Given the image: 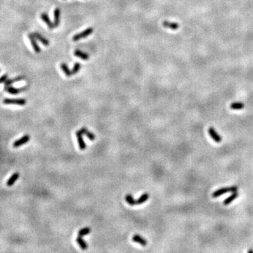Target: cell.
Here are the masks:
<instances>
[{"instance_id":"obj_19","label":"cell","mask_w":253,"mask_h":253,"mask_svg":"<svg viewBox=\"0 0 253 253\" xmlns=\"http://www.w3.org/2000/svg\"><path fill=\"white\" fill-rule=\"evenodd\" d=\"M238 193L237 192V191H236V192H234V193H233V194H231L230 196L228 197L227 199H225L224 200L223 204L224 205H229V204H230L231 202H233L235 199H236V198H238Z\"/></svg>"},{"instance_id":"obj_21","label":"cell","mask_w":253,"mask_h":253,"mask_svg":"<svg viewBox=\"0 0 253 253\" xmlns=\"http://www.w3.org/2000/svg\"><path fill=\"white\" fill-rule=\"evenodd\" d=\"M149 193H143L142 196L139 197L138 199L137 200V205H141V204H143L144 202L147 201V200H149Z\"/></svg>"},{"instance_id":"obj_4","label":"cell","mask_w":253,"mask_h":253,"mask_svg":"<svg viewBox=\"0 0 253 253\" xmlns=\"http://www.w3.org/2000/svg\"><path fill=\"white\" fill-rule=\"evenodd\" d=\"M76 137H77V142H78L79 149L82 150V151L85 150L86 148V144L85 142H84V139H83V134L80 129L76 132Z\"/></svg>"},{"instance_id":"obj_6","label":"cell","mask_w":253,"mask_h":253,"mask_svg":"<svg viewBox=\"0 0 253 253\" xmlns=\"http://www.w3.org/2000/svg\"><path fill=\"white\" fill-rule=\"evenodd\" d=\"M29 141H30V136H29L28 134H25L23 137H21V138L17 139V140L13 143V146H14V148H19L20 146L27 144Z\"/></svg>"},{"instance_id":"obj_14","label":"cell","mask_w":253,"mask_h":253,"mask_svg":"<svg viewBox=\"0 0 253 253\" xmlns=\"http://www.w3.org/2000/svg\"><path fill=\"white\" fill-rule=\"evenodd\" d=\"M60 15L61 10L59 8H56L54 11V25L55 27H58L60 23Z\"/></svg>"},{"instance_id":"obj_12","label":"cell","mask_w":253,"mask_h":253,"mask_svg":"<svg viewBox=\"0 0 253 253\" xmlns=\"http://www.w3.org/2000/svg\"><path fill=\"white\" fill-rule=\"evenodd\" d=\"M20 177V174L19 172H15L10 177V178L9 179L8 181L6 182V186L7 187H12L13 185H14V184H15V182L19 179Z\"/></svg>"},{"instance_id":"obj_11","label":"cell","mask_w":253,"mask_h":253,"mask_svg":"<svg viewBox=\"0 0 253 253\" xmlns=\"http://www.w3.org/2000/svg\"><path fill=\"white\" fill-rule=\"evenodd\" d=\"M132 240L134 242H135V243L140 244L142 246H146V245H147V240L144 239V238L138 234L134 235L132 236Z\"/></svg>"},{"instance_id":"obj_8","label":"cell","mask_w":253,"mask_h":253,"mask_svg":"<svg viewBox=\"0 0 253 253\" xmlns=\"http://www.w3.org/2000/svg\"><path fill=\"white\" fill-rule=\"evenodd\" d=\"M41 19L45 23H46L49 30H52V29L55 28L54 23H53L51 21L49 17L48 14H46V13H42V14H41Z\"/></svg>"},{"instance_id":"obj_9","label":"cell","mask_w":253,"mask_h":253,"mask_svg":"<svg viewBox=\"0 0 253 253\" xmlns=\"http://www.w3.org/2000/svg\"><path fill=\"white\" fill-rule=\"evenodd\" d=\"M208 132L209 136L212 137V139L217 143H220L222 142V137L219 135V134L215 131L213 127H209L208 129Z\"/></svg>"},{"instance_id":"obj_17","label":"cell","mask_w":253,"mask_h":253,"mask_svg":"<svg viewBox=\"0 0 253 253\" xmlns=\"http://www.w3.org/2000/svg\"><path fill=\"white\" fill-rule=\"evenodd\" d=\"M80 130L81 132H82V133L83 134V135H85V136L87 137L90 141H94V139H96L95 135L92 132H91L89 131L86 127H83Z\"/></svg>"},{"instance_id":"obj_7","label":"cell","mask_w":253,"mask_h":253,"mask_svg":"<svg viewBox=\"0 0 253 253\" xmlns=\"http://www.w3.org/2000/svg\"><path fill=\"white\" fill-rule=\"evenodd\" d=\"M28 37L29 39H30V43H31L32 48H33V49L35 51V53H37V54L40 53L41 49L39 46V45L37 44V41H36V37H35V35H34V34L33 33H29L28 35Z\"/></svg>"},{"instance_id":"obj_13","label":"cell","mask_w":253,"mask_h":253,"mask_svg":"<svg viewBox=\"0 0 253 253\" xmlns=\"http://www.w3.org/2000/svg\"><path fill=\"white\" fill-rule=\"evenodd\" d=\"M34 35H35V37H36V39H37L38 41H39L44 46H48L49 45V41L46 38H45L44 36H42L41 35V34H39V32H34Z\"/></svg>"},{"instance_id":"obj_3","label":"cell","mask_w":253,"mask_h":253,"mask_svg":"<svg viewBox=\"0 0 253 253\" xmlns=\"http://www.w3.org/2000/svg\"><path fill=\"white\" fill-rule=\"evenodd\" d=\"M26 102L27 101L25 99H5L3 101V103L4 104H14L19 105V106H25L26 104Z\"/></svg>"},{"instance_id":"obj_2","label":"cell","mask_w":253,"mask_h":253,"mask_svg":"<svg viewBox=\"0 0 253 253\" xmlns=\"http://www.w3.org/2000/svg\"><path fill=\"white\" fill-rule=\"evenodd\" d=\"M94 31V28H91V27H89V28H87L86 29V30H84V31L79 32V33H77L73 37V41H77L79 40H80L81 39H82V38H85L86 37H88L89 35H90Z\"/></svg>"},{"instance_id":"obj_18","label":"cell","mask_w":253,"mask_h":253,"mask_svg":"<svg viewBox=\"0 0 253 253\" xmlns=\"http://www.w3.org/2000/svg\"><path fill=\"white\" fill-rule=\"evenodd\" d=\"M25 79V76H23V75H19V76H18V77H15V78H14V79H8L4 83L5 86L11 85V84H14V82H19V81H21V80H22V79Z\"/></svg>"},{"instance_id":"obj_22","label":"cell","mask_w":253,"mask_h":253,"mask_svg":"<svg viewBox=\"0 0 253 253\" xmlns=\"http://www.w3.org/2000/svg\"><path fill=\"white\" fill-rule=\"evenodd\" d=\"M244 106H245V105L243 103L234 102L230 105V108L232 110H241L244 108Z\"/></svg>"},{"instance_id":"obj_27","label":"cell","mask_w":253,"mask_h":253,"mask_svg":"<svg viewBox=\"0 0 253 253\" xmlns=\"http://www.w3.org/2000/svg\"><path fill=\"white\" fill-rule=\"evenodd\" d=\"M247 252H248V253L253 252V250H248V251H247Z\"/></svg>"},{"instance_id":"obj_16","label":"cell","mask_w":253,"mask_h":253,"mask_svg":"<svg viewBox=\"0 0 253 253\" xmlns=\"http://www.w3.org/2000/svg\"><path fill=\"white\" fill-rule=\"evenodd\" d=\"M76 242H77V243L78 244L79 246H80L82 250H86V249H87V247H88L87 243H86L85 240L83 239L82 236H78V237L76 238Z\"/></svg>"},{"instance_id":"obj_15","label":"cell","mask_w":253,"mask_h":253,"mask_svg":"<svg viewBox=\"0 0 253 253\" xmlns=\"http://www.w3.org/2000/svg\"><path fill=\"white\" fill-rule=\"evenodd\" d=\"M74 55L75 56H77V58H79V59H82V60L86 61L89 60V55L88 54L85 53V52H83L82 51L80 50H75V51H74Z\"/></svg>"},{"instance_id":"obj_10","label":"cell","mask_w":253,"mask_h":253,"mask_svg":"<svg viewBox=\"0 0 253 253\" xmlns=\"http://www.w3.org/2000/svg\"><path fill=\"white\" fill-rule=\"evenodd\" d=\"M162 25H163L164 28L170 29V30H178L179 28V23H177L176 22H170V21H163V22H162Z\"/></svg>"},{"instance_id":"obj_23","label":"cell","mask_w":253,"mask_h":253,"mask_svg":"<svg viewBox=\"0 0 253 253\" xmlns=\"http://www.w3.org/2000/svg\"><path fill=\"white\" fill-rule=\"evenodd\" d=\"M125 200L128 204L130 205H137V200L134 198L132 194H127L125 196Z\"/></svg>"},{"instance_id":"obj_24","label":"cell","mask_w":253,"mask_h":253,"mask_svg":"<svg viewBox=\"0 0 253 253\" xmlns=\"http://www.w3.org/2000/svg\"><path fill=\"white\" fill-rule=\"evenodd\" d=\"M89 233H91V229L89 227H84L78 231V236H84L86 235H88Z\"/></svg>"},{"instance_id":"obj_20","label":"cell","mask_w":253,"mask_h":253,"mask_svg":"<svg viewBox=\"0 0 253 253\" xmlns=\"http://www.w3.org/2000/svg\"><path fill=\"white\" fill-rule=\"evenodd\" d=\"M60 66H61V70H63V73H65V75H66V76H67V77H70V76L73 75V74H72V70H70L69 69V68H68V65H67L66 63H62Z\"/></svg>"},{"instance_id":"obj_26","label":"cell","mask_w":253,"mask_h":253,"mask_svg":"<svg viewBox=\"0 0 253 253\" xmlns=\"http://www.w3.org/2000/svg\"><path fill=\"white\" fill-rule=\"evenodd\" d=\"M7 79H8V75L5 74V75H4L2 77H1V83H5Z\"/></svg>"},{"instance_id":"obj_1","label":"cell","mask_w":253,"mask_h":253,"mask_svg":"<svg viewBox=\"0 0 253 253\" xmlns=\"http://www.w3.org/2000/svg\"><path fill=\"white\" fill-rule=\"evenodd\" d=\"M238 190V187L236 186L231 187H225V188H222L217 191H215L214 193H212V197L213 198H217V197L222 196V195L224 194V193H229V192H236Z\"/></svg>"},{"instance_id":"obj_25","label":"cell","mask_w":253,"mask_h":253,"mask_svg":"<svg viewBox=\"0 0 253 253\" xmlns=\"http://www.w3.org/2000/svg\"><path fill=\"white\" fill-rule=\"evenodd\" d=\"M81 69V64L78 62L75 63V65L73 66V69H72V74L73 75H75L77 74Z\"/></svg>"},{"instance_id":"obj_5","label":"cell","mask_w":253,"mask_h":253,"mask_svg":"<svg viewBox=\"0 0 253 253\" xmlns=\"http://www.w3.org/2000/svg\"><path fill=\"white\" fill-rule=\"evenodd\" d=\"M27 88H28L27 86H25V87H22V88H15L14 87V86L9 85V86H5L4 90L6 92H8V93L11 94L16 95V94H19L20 92L25 91V90L27 89Z\"/></svg>"}]
</instances>
